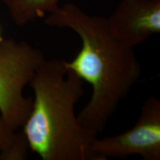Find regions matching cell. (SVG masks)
<instances>
[{"instance_id":"cell-4","label":"cell","mask_w":160,"mask_h":160,"mask_svg":"<svg viewBox=\"0 0 160 160\" xmlns=\"http://www.w3.org/2000/svg\"><path fill=\"white\" fill-rule=\"evenodd\" d=\"M93 160L140 155L145 160L160 159V101L145 100L133 127L113 137H97L91 145Z\"/></svg>"},{"instance_id":"cell-2","label":"cell","mask_w":160,"mask_h":160,"mask_svg":"<svg viewBox=\"0 0 160 160\" xmlns=\"http://www.w3.org/2000/svg\"><path fill=\"white\" fill-rule=\"evenodd\" d=\"M83 82L66 68L63 59H45L30 82L34 98L23 134L42 160H93L91 145L97 135L75 114Z\"/></svg>"},{"instance_id":"cell-1","label":"cell","mask_w":160,"mask_h":160,"mask_svg":"<svg viewBox=\"0 0 160 160\" xmlns=\"http://www.w3.org/2000/svg\"><path fill=\"white\" fill-rule=\"evenodd\" d=\"M44 22L50 27L71 29L82 40L76 57L64 64L91 86V99L77 117L85 128L98 135L141 77L133 48L113 34L107 18L89 14L73 3L59 5Z\"/></svg>"},{"instance_id":"cell-6","label":"cell","mask_w":160,"mask_h":160,"mask_svg":"<svg viewBox=\"0 0 160 160\" xmlns=\"http://www.w3.org/2000/svg\"><path fill=\"white\" fill-rule=\"evenodd\" d=\"M60 0H2L13 22L24 26L44 19L59 7Z\"/></svg>"},{"instance_id":"cell-3","label":"cell","mask_w":160,"mask_h":160,"mask_svg":"<svg viewBox=\"0 0 160 160\" xmlns=\"http://www.w3.org/2000/svg\"><path fill=\"white\" fill-rule=\"evenodd\" d=\"M45 59L39 49L22 40L4 39L0 44V117L14 131L22 127L33 105L23 90Z\"/></svg>"},{"instance_id":"cell-8","label":"cell","mask_w":160,"mask_h":160,"mask_svg":"<svg viewBox=\"0 0 160 160\" xmlns=\"http://www.w3.org/2000/svg\"><path fill=\"white\" fill-rule=\"evenodd\" d=\"M3 37H2V35H1V28H0V44L2 43V42L3 41Z\"/></svg>"},{"instance_id":"cell-7","label":"cell","mask_w":160,"mask_h":160,"mask_svg":"<svg viewBox=\"0 0 160 160\" xmlns=\"http://www.w3.org/2000/svg\"><path fill=\"white\" fill-rule=\"evenodd\" d=\"M28 148V145L23 133L11 129L0 117V159H25Z\"/></svg>"},{"instance_id":"cell-5","label":"cell","mask_w":160,"mask_h":160,"mask_svg":"<svg viewBox=\"0 0 160 160\" xmlns=\"http://www.w3.org/2000/svg\"><path fill=\"white\" fill-rule=\"evenodd\" d=\"M107 19L113 34L133 48L160 32V0H121Z\"/></svg>"}]
</instances>
